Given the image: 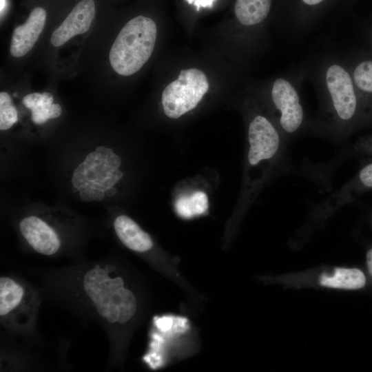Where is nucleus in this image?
Instances as JSON below:
<instances>
[{
	"mask_svg": "<svg viewBox=\"0 0 372 372\" xmlns=\"http://www.w3.org/2000/svg\"><path fill=\"white\" fill-rule=\"evenodd\" d=\"M157 36L155 22L139 15L128 21L121 28L109 52L113 70L121 76L137 72L150 58Z\"/></svg>",
	"mask_w": 372,
	"mask_h": 372,
	"instance_id": "obj_1",
	"label": "nucleus"
},
{
	"mask_svg": "<svg viewBox=\"0 0 372 372\" xmlns=\"http://www.w3.org/2000/svg\"><path fill=\"white\" fill-rule=\"evenodd\" d=\"M83 284L99 314L110 323L124 324L135 315L136 297L121 277L112 278L106 269L96 265L85 273Z\"/></svg>",
	"mask_w": 372,
	"mask_h": 372,
	"instance_id": "obj_2",
	"label": "nucleus"
},
{
	"mask_svg": "<svg viewBox=\"0 0 372 372\" xmlns=\"http://www.w3.org/2000/svg\"><path fill=\"white\" fill-rule=\"evenodd\" d=\"M209 90L205 74L197 68L182 70L178 78L169 83L162 93L165 115L178 118L194 109Z\"/></svg>",
	"mask_w": 372,
	"mask_h": 372,
	"instance_id": "obj_3",
	"label": "nucleus"
},
{
	"mask_svg": "<svg viewBox=\"0 0 372 372\" xmlns=\"http://www.w3.org/2000/svg\"><path fill=\"white\" fill-rule=\"evenodd\" d=\"M325 80L337 114L342 120H349L353 116L357 106L351 76L341 65L333 64L326 72Z\"/></svg>",
	"mask_w": 372,
	"mask_h": 372,
	"instance_id": "obj_4",
	"label": "nucleus"
},
{
	"mask_svg": "<svg viewBox=\"0 0 372 372\" xmlns=\"http://www.w3.org/2000/svg\"><path fill=\"white\" fill-rule=\"evenodd\" d=\"M248 161L256 165L262 160L269 159L277 152L280 137L272 124L264 116H256L249 124Z\"/></svg>",
	"mask_w": 372,
	"mask_h": 372,
	"instance_id": "obj_5",
	"label": "nucleus"
},
{
	"mask_svg": "<svg viewBox=\"0 0 372 372\" xmlns=\"http://www.w3.org/2000/svg\"><path fill=\"white\" fill-rule=\"evenodd\" d=\"M271 97L276 108L281 112L280 123L288 133H293L300 126L303 120V109L299 96L288 81L280 78L272 86Z\"/></svg>",
	"mask_w": 372,
	"mask_h": 372,
	"instance_id": "obj_6",
	"label": "nucleus"
},
{
	"mask_svg": "<svg viewBox=\"0 0 372 372\" xmlns=\"http://www.w3.org/2000/svg\"><path fill=\"white\" fill-rule=\"evenodd\" d=\"M96 14L94 0L80 1L68 14L61 24L53 32L50 43L60 47L73 37L87 32Z\"/></svg>",
	"mask_w": 372,
	"mask_h": 372,
	"instance_id": "obj_7",
	"label": "nucleus"
},
{
	"mask_svg": "<svg viewBox=\"0 0 372 372\" xmlns=\"http://www.w3.org/2000/svg\"><path fill=\"white\" fill-rule=\"evenodd\" d=\"M46 16V11L43 8L36 7L26 21L14 28L10 45L12 56L22 57L30 51L45 27Z\"/></svg>",
	"mask_w": 372,
	"mask_h": 372,
	"instance_id": "obj_8",
	"label": "nucleus"
},
{
	"mask_svg": "<svg viewBox=\"0 0 372 372\" xmlns=\"http://www.w3.org/2000/svg\"><path fill=\"white\" fill-rule=\"evenodd\" d=\"M19 229L24 238L38 253L50 256L60 247V240L54 230L38 217L31 216L23 218Z\"/></svg>",
	"mask_w": 372,
	"mask_h": 372,
	"instance_id": "obj_9",
	"label": "nucleus"
},
{
	"mask_svg": "<svg viewBox=\"0 0 372 372\" xmlns=\"http://www.w3.org/2000/svg\"><path fill=\"white\" fill-rule=\"evenodd\" d=\"M114 227L120 240L131 250L145 252L153 246L149 235L127 216H118L114 222Z\"/></svg>",
	"mask_w": 372,
	"mask_h": 372,
	"instance_id": "obj_10",
	"label": "nucleus"
},
{
	"mask_svg": "<svg viewBox=\"0 0 372 372\" xmlns=\"http://www.w3.org/2000/svg\"><path fill=\"white\" fill-rule=\"evenodd\" d=\"M53 96L50 92H34L25 95L23 105L31 110L32 121L37 125L45 123L50 118H58L62 112L59 104L53 103Z\"/></svg>",
	"mask_w": 372,
	"mask_h": 372,
	"instance_id": "obj_11",
	"label": "nucleus"
},
{
	"mask_svg": "<svg viewBox=\"0 0 372 372\" xmlns=\"http://www.w3.org/2000/svg\"><path fill=\"white\" fill-rule=\"evenodd\" d=\"M365 283L364 273L355 268H337L332 276L322 274L320 277V284L322 286L335 289H359Z\"/></svg>",
	"mask_w": 372,
	"mask_h": 372,
	"instance_id": "obj_12",
	"label": "nucleus"
},
{
	"mask_svg": "<svg viewBox=\"0 0 372 372\" xmlns=\"http://www.w3.org/2000/svg\"><path fill=\"white\" fill-rule=\"evenodd\" d=\"M271 0H236L235 14L245 25H254L262 22L268 15Z\"/></svg>",
	"mask_w": 372,
	"mask_h": 372,
	"instance_id": "obj_13",
	"label": "nucleus"
},
{
	"mask_svg": "<svg viewBox=\"0 0 372 372\" xmlns=\"http://www.w3.org/2000/svg\"><path fill=\"white\" fill-rule=\"evenodd\" d=\"M23 287L13 279L1 276L0 278V316L11 313L23 300Z\"/></svg>",
	"mask_w": 372,
	"mask_h": 372,
	"instance_id": "obj_14",
	"label": "nucleus"
},
{
	"mask_svg": "<svg viewBox=\"0 0 372 372\" xmlns=\"http://www.w3.org/2000/svg\"><path fill=\"white\" fill-rule=\"evenodd\" d=\"M207 209V196L200 191L195 192L190 196H180L175 203L176 211L184 218H190L203 214Z\"/></svg>",
	"mask_w": 372,
	"mask_h": 372,
	"instance_id": "obj_15",
	"label": "nucleus"
},
{
	"mask_svg": "<svg viewBox=\"0 0 372 372\" xmlns=\"http://www.w3.org/2000/svg\"><path fill=\"white\" fill-rule=\"evenodd\" d=\"M18 121V113L10 96L6 92L0 93V130L10 129Z\"/></svg>",
	"mask_w": 372,
	"mask_h": 372,
	"instance_id": "obj_16",
	"label": "nucleus"
},
{
	"mask_svg": "<svg viewBox=\"0 0 372 372\" xmlns=\"http://www.w3.org/2000/svg\"><path fill=\"white\" fill-rule=\"evenodd\" d=\"M353 80L360 90L372 93V61H365L357 65Z\"/></svg>",
	"mask_w": 372,
	"mask_h": 372,
	"instance_id": "obj_17",
	"label": "nucleus"
},
{
	"mask_svg": "<svg viewBox=\"0 0 372 372\" xmlns=\"http://www.w3.org/2000/svg\"><path fill=\"white\" fill-rule=\"evenodd\" d=\"M360 179L366 187H372V163L365 166L360 172Z\"/></svg>",
	"mask_w": 372,
	"mask_h": 372,
	"instance_id": "obj_18",
	"label": "nucleus"
},
{
	"mask_svg": "<svg viewBox=\"0 0 372 372\" xmlns=\"http://www.w3.org/2000/svg\"><path fill=\"white\" fill-rule=\"evenodd\" d=\"M215 1L216 0H186L188 3L196 6L197 10H198L200 8H211Z\"/></svg>",
	"mask_w": 372,
	"mask_h": 372,
	"instance_id": "obj_19",
	"label": "nucleus"
},
{
	"mask_svg": "<svg viewBox=\"0 0 372 372\" xmlns=\"http://www.w3.org/2000/svg\"><path fill=\"white\" fill-rule=\"evenodd\" d=\"M88 170L87 165L85 161L81 163L74 169V173L85 174Z\"/></svg>",
	"mask_w": 372,
	"mask_h": 372,
	"instance_id": "obj_20",
	"label": "nucleus"
},
{
	"mask_svg": "<svg viewBox=\"0 0 372 372\" xmlns=\"http://www.w3.org/2000/svg\"><path fill=\"white\" fill-rule=\"evenodd\" d=\"M366 264L369 271L372 276V249H370L366 254Z\"/></svg>",
	"mask_w": 372,
	"mask_h": 372,
	"instance_id": "obj_21",
	"label": "nucleus"
},
{
	"mask_svg": "<svg viewBox=\"0 0 372 372\" xmlns=\"http://www.w3.org/2000/svg\"><path fill=\"white\" fill-rule=\"evenodd\" d=\"M322 1L323 0H302V1L304 3L310 5V6H314V5L318 4Z\"/></svg>",
	"mask_w": 372,
	"mask_h": 372,
	"instance_id": "obj_22",
	"label": "nucleus"
},
{
	"mask_svg": "<svg viewBox=\"0 0 372 372\" xmlns=\"http://www.w3.org/2000/svg\"><path fill=\"white\" fill-rule=\"evenodd\" d=\"M116 193V189L112 187H110L109 188L106 192H105V194L108 196H113L114 195H115Z\"/></svg>",
	"mask_w": 372,
	"mask_h": 372,
	"instance_id": "obj_23",
	"label": "nucleus"
},
{
	"mask_svg": "<svg viewBox=\"0 0 372 372\" xmlns=\"http://www.w3.org/2000/svg\"><path fill=\"white\" fill-rule=\"evenodd\" d=\"M5 5H6V0H1V14L3 9L5 8Z\"/></svg>",
	"mask_w": 372,
	"mask_h": 372,
	"instance_id": "obj_24",
	"label": "nucleus"
}]
</instances>
